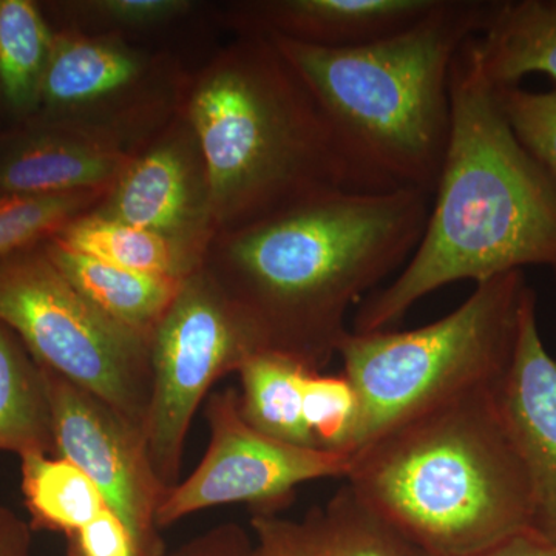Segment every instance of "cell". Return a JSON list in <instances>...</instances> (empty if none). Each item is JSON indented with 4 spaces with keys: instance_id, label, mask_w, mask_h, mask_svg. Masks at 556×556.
Listing matches in <instances>:
<instances>
[{
    "instance_id": "obj_1",
    "label": "cell",
    "mask_w": 556,
    "mask_h": 556,
    "mask_svg": "<svg viewBox=\"0 0 556 556\" xmlns=\"http://www.w3.org/2000/svg\"><path fill=\"white\" fill-rule=\"evenodd\" d=\"M422 190H332L219 232L203 268L254 324L265 351L321 371L346 317L422 239Z\"/></svg>"
},
{
    "instance_id": "obj_2",
    "label": "cell",
    "mask_w": 556,
    "mask_h": 556,
    "mask_svg": "<svg viewBox=\"0 0 556 556\" xmlns=\"http://www.w3.org/2000/svg\"><path fill=\"white\" fill-rule=\"evenodd\" d=\"M452 126L422 239L386 288L357 306L354 332L387 331L419 300L556 263V178L508 126L471 39L450 73Z\"/></svg>"
},
{
    "instance_id": "obj_3",
    "label": "cell",
    "mask_w": 556,
    "mask_h": 556,
    "mask_svg": "<svg viewBox=\"0 0 556 556\" xmlns=\"http://www.w3.org/2000/svg\"><path fill=\"white\" fill-rule=\"evenodd\" d=\"M501 387L453 399L350 456L346 485L431 556H470L530 530L532 501Z\"/></svg>"
},
{
    "instance_id": "obj_4",
    "label": "cell",
    "mask_w": 556,
    "mask_h": 556,
    "mask_svg": "<svg viewBox=\"0 0 556 556\" xmlns=\"http://www.w3.org/2000/svg\"><path fill=\"white\" fill-rule=\"evenodd\" d=\"M217 236L332 190H387L358 167L273 40L241 35L182 94Z\"/></svg>"
},
{
    "instance_id": "obj_5",
    "label": "cell",
    "mask_w": 556,
    "mask_h": 556,
    "mask_svg": "<svg viewBox=\"0 0 556 556\" xmlns=\"http://www.w3.org/2000/svg\"><path fill=\"white\" fill-rule=\"evenodd\" d=\"M501 2L439 0L407 30L354 49L268 39L376 185L433 195L452 126L453 62L490 27Z\"/></svg>"
},
{
    "instance_id": "obj_6",
    "label": "cell",
    "mask_w": 556,
    "mask_h": 556,
    "mask_svg": "<svg viewBox=\"0 0 556 556\" xmlns=\"http://www.w3.org/2000/svg\"><path fill=\"white\" fill-rule=\"evenodd\" d=\"M530 291L525 270H514L478 283L459 308L426 327L348 332L339 348L342 375L361 405L351 455L428 409L501 386Z\"/></svg>"
},
{
    "instance_id": "obj_7",
    "label": "cell",
    "mask_w": 556,
    "mask_h": 556,
    "mask_svg": "<svg viewBox=\"0 0 556 556\" xmlns=\"http://www.w3.org/2000/svg\"><path fill=\"white\" fill-rule=\"evenodd\" d=\"M0 324L16 332L40 367L108 402L144 433L150 339L84 298L43 243L0 258Z\"/></svg>"
},
{
    "instance_id": "obj_8",
    "label": "cell",
    "mask_w": 556,
    "mask_h": 556,
    "mask_svg": "<svg viewBox=\"0 0 556 556\" xmlns=\"http://www.w3.org/2000/svg\"><path fill=\"white\" fill-rule=\"evenodd\" d=\"M263 351L254 324L206 269L181 281L150 336L152 387L144 441L167 489L179 482L190 424L201 402L218 379Z\"/></svg>"
},
{
    "instance_id": "obj_9",
    "label": "cell",
    "mask_w": 556,
    "mask_h": 556,
    "mask_svg": "<svg viewBox=\"0 0 556 556\" xmlns=\"http://www.w3.org/2000/svg\"><path fill=\"white\" fill-rule=\"evenodd\" d=\"M182 94L174 70L123 36L65 28L54 31L39 112L31 119L141 150L174 118Z\"/></svg>"
},
{
    "instance_id": "obj_10",
    "label": "cell",
    "mask_w": 556,
    "mask_h": 556,
    "mask_svg": "<svg viewBox=\"0 0 556 556\" xmlns=\"http://www.w3.org/2000/svg\"><path fill=\"white\" fill-rule=\"evenodd\" d=\"M204 413L206 453L161 503L156 514L161 530L195 511L226 504L277 511L299 485L346 477L350 456L276 441L249 426L241 415L239 391L232 388L211 393Z\"/></svg>"
},
{
    "instance_id": "obj_11",
    "label": "cell",
    "mask_w": 556,
    "mask_h": 556,
    "mask_svg": "<svg viewBox=\"0 0 556 556\" xmlns=\"http://www.w3.org/2000/svg\"><path fill=\"white\" fill-rule=\"evenodd\" d=\"M43 369L56 456L80 468L149 556H166L156 514L167 489L150 463L144 433L108 402Z\"/></svg>"
},
{
    "instance_id": "obj_12",
    "label": "cell",
    "mask_w": 556,
    "mask_h": 556,
    "mask_svg": "<svg viewBox=\"0 0 556 556\" xmlns=\"http://www.w3.org/2000/svg\"><path fill=\"white\" fill-rule=\"evenodd\" d=\"M91 212L207 251L217 226L206 161L181 108Z\"/></svg>"
},
{
    "instance_id": "obj_13",
    "label": "cell",
    "mask_w": 556,
    "mask_h": 556,
    "mask_svg": "<svg viewBox=\"0 0 556 556\" xmlns=\"http://www.w3.org/2000/svg\"><path fill=\"white\" fill-rule=\"evenodd\" d=\"M501 404L529 479L530 530L556 548V361L541 339L533 289L522 308Z\"/></svg>"
},
{
    "instance_id": "obj_14",
    "label": "cell",
    "mask_w": 556,
    "mask_h": 556,
    "mask_svg": "<svg viewBox=\"0 0 556 556\" xmlns=\"http://www.w3.org/2000/svg\"><path fill=\"white\" fill-rule=\"evenodd\" d=\"M138 150L49 121L0 135V197L109 190Z\"/></svg>"
},
{
    "instance_id": "obj_15",
    "label": "cell",
    "mask_w": 556,
    "mask_h": 556,
    "mask_svg": "<svg viewBox=\"0 0 556 556\" xmlns=\"http://www.w3.org/2000/svg\"><path fill=\"white\" fill-rule=\"evenodd\" d=\"M439 0H254L230 7L239 36L281 38L325 50L354 49L407 30Z\"/></svg>"
},
{
    "instance_id": "obj_16",
    "label": "cell",
    "mask_w": 556,
    "mask_h": 556,
    "mask_svg": "<svg viewBox=\"0 0 556 556\" xmlns=\"http://www.w3.org/2000/svg\"><path fill=\"white\" fill-rule=\"evenodd\" d=\"M251 532L257 556H428L346 484L299 519L254 511Z\"/></svg>"
},
{
    "instance_id": "obj_17",
    "label": "cell",
    "mask_w": 556,
    "mask_h": 556,
    "mask_svg": "<svg viewBox=\"0 0 556 556\" xmlns=\"http://www.w3.org/2000/svg\"><path fill=\"white\" fill-rule=\"evenodd\" d=\"M471 47L493 89L517 87L529 75L556 83V0H503Z\"/></svg>"
},
{
    "instance_id": "obj_18",
    "label": "cell",
    "mask_w": 556,
    "mask_h": 556,
    "mask_svg": "<svg viewBox=\"0 0 556 556\" xmlns=\"http://www.w3.org/2000/svg\"><path fill=\"white\" fill-rule=\"evenodd\" d=\"M47 254L84 298L116 324L150 339L177 295L181 281L121 268L43 241Z\"/></svg>"
},
{
    "instance_id": "obj_19",
    "label": "cell",
    "mask_w": 556,
    "mask_h": 556,
    "mask_svg": "<svg viewBox=\"0 0 556 556\" xmlns=\"http://www.w3.org/2000/svg\"><path fill=\"white\" fill-rule=\"evenodd\" d=\"M50 240L121 268L178 281L203 268L207 254L203 249L172 240L153 230L101 217L91 211L70 223Z\"/></svg>"
},
{
    "instance_id": "obj_20",
    "label": "cell",
    "mask_w": 556,
    "mask_h": 556,
    "mask_svg": "<svg viewBox=\"0 0 556 556\" xmlns=\"http://www.w3.org/2000/svg\"><path fill=\"white\" fill-rule=\"evenodd\" d=\"M0 452L56 456L46 376L13 329L0 324Z\"/></svg>"
},
{
    "instance_id": "obj_21",
    "label": "cell",
    "mask_w": 556,
    "mask_h": 556,
    "mask_svg": "<svg viewBox=\"0 0 556 556\" xmlns=\"http://www.w3.org/2000/svg\"><path fill=\"white\" fill-rule=\"evenodd\" d=\"M309 371L313 369L294 358L270 351L249 357L237 371L241 415L249 426L276 441L316 448L303 416V391Z\"/></svg>"
},
{
    "instance_id": "obj_22",
    "label": "cell",
    "mask_w": 556,
    "mask_h": 556,
    "mask_svg": "<svg viewBox=\"0 0 556 556\" xmlns=\"http://www.w3.org/2000/svg\"><path fill=\"white\" fill-rule=\"evenodd\" d=\"M54 31L30 0H0V104L13 115H38Z\"/></svg>"
},
{
    "instance_id": "obj_23",
    "label": "cell",
    "mask_w": 556,
    "mask_h": 556,
    "mask_svg": "<svg viewBox=\"0 0 556 556\" xmlns=\"http://www.w3.org/2000/svg\"><path fill=\"white\" fill-rule=\"evenodd\" d=\"M21 473L33 529L54 530L67 536L109 508L94 482L62 457H21Z\"/></svg>"
},
{
    "instance_id": "obj_24",
    "label": "cell",
    "mask_w": 556,
    "mask_h": 556,
    "mask_svg": "<svg viewBox=\"0 0 556 556\" xmlns=\"http://www.w3.org/2000/svg\"><path fill=\"white\" fill-rule=\"evenodd\" d=\"M108 190L0 197V258L53 239L104 199Z\"/></svg>"
},
{
    "instance_id": "obj_25",
    "label": "cell",
    "mask_w": 556,
    "mask_h": 556,
    "mask_svg": "<svg viewBox=\"0 0 556 556\" xmlns=\"http://www.w3.org/2000/svg\"><path fill=\"white\" fill-rule=\"evenodd\" d=\"M303 416L316 448L350 456L356 442L361 405L343 375L309 371L303 391Z\"/></svg>"
},
{
    "instance_id": "obj_26",
    "label": "cell",
    "mask_w": 556,
    "mask_h": 556,
    "mask_svg": "<svg viewBox=\"0 0 556 556\" xmlns=\"http://www.w3.org/2000/svg\"><path fill=\"white\" fill-rule=\"evenodd\" d=\"M68 21L75 24L72 30L142 31L164 27L181 20L193 10L189 0H83L62 3Z\"/></svg>"
},
{
    "instance_id": "obj_27",
    "label": "cell",
    "mask_w": 556,
    "mask_h": 556,
    "mask_svg": "<svg viewBox=\"0 0 556 556\" xmlns=\"http://www.w3.org/2000/svg\"><path fill=\"white\" fill-rule=\"evenodd\" d=\"M497 105L522 146L556 178V87L495 89Z\"/></svg>"
},
{
    "instance_id": "obj_28",
    "label": "cell",
    "mask_w": 556,
    "mask_h": 556,
    "mask_svg": "<svg viewBox=\"0 0 556 556\" xmlns=\"http://www.w3.org/2000/svg\"><path fill=\"white\" fill-rule=\"evenodd\" d=\"M67 556H149L110 508L67 535Z\"/></svg>"
},
{
    "instance_id": "obj_29",
    "label": "cell",
    "mask_w": 556,
    "mask_h": 556,
    "mask_svg": "<svg viewBox=\"0 0 556 556\" xmlns=\"http://www.w3.org/2000/svg\"><path fill=\"white\" fill-rule=\"evenodd\" d=\"M166 556H257V551L243 527L228 522L190 538Z\"/></svg>"
},
{
    "instance_id": "obj_30",
    "label": "cell",
    "mask_w": 556,
    "mask_h": 556,
    "mask_svg": "<svg viewBox=\"0 0 556 556\" xmlns=\"http://www.w3.org/2000/svg\"><path fill=\"white\" fill-rule=\"evenodd\" d=\"M30 522L0 504V556H33Z\"/></svg>"
},
{
    "instance_id": "obj_31",
    "label": "cell",
    "mask_w": 556,
    "mask_h": 556,
    "mask_svg": "<svg viewBox=\"0 0 556 556\" xmlns=\"http://www.w3.org/2000/svg\"><path fill=\"white\" fill-rule=\"evenodd\" d=\"M470 556H556V548L532 530H525L496 546Z\"/></svg>"
},
{
    "instance_id": "obj_32",
    "label": "cell",
    "mask_w": 556,
    "mask_h": 556,
    "mask_svg": "<svg viewBox=\"0 0 556 556\" xmlns=\"http://www.w3.org/2000/svg\"><path fill=\"white\" fill-rule=\"evenodd\" d=\"M552 270H554V276H555V280H556V263L554 266H552Z\"/></svg>"
}]
</instances>
